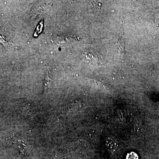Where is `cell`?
<instances>
[{
	"label": "cell",
	"mask_w": 159,
	"mask_h": 159,
	"mask_svg": "<svg viewBox=\"0 0 159 159\" xmlns=\"http://www.w3.org/2000/svg\"><path fill=\"white\" fill-rule=\"evenodd\" d=\"M107 148L112 152H116L118 149V144L116 140L112 138H109L107 140Z\"/></svg>",
	"instance_id": "obj_1"
},
{
	"label": "cell",
	"mask_w": 159,
	"mask_h": 159,
	"mask_svg": "<svg viewBox=\"0 0 159 159\" xmlns=\"http://www.w3.org/2000/svg\"><path fill=\"white\" fill-rule=\"evenodd\" d=\"M126 159H139L138 155L134 152H131V153L128 154Z\"/></svg>",
	"instance_id": "obj_2"
},
{
	"label": "cell",
	"mask_w": 159,
	"mask_h": 159,
	"mask_svg": "<svg viewBox=\"0 0 159 159\" xmlns=\"http://www.w3.org/2000/svg\"><path fill=\"white\" fill-rule=\"evenodd\" d=\"M155 22L159 25V11H158L155 15Z\"/></svg>",
	"instance_id": "obj_3"
}]
</instances>
